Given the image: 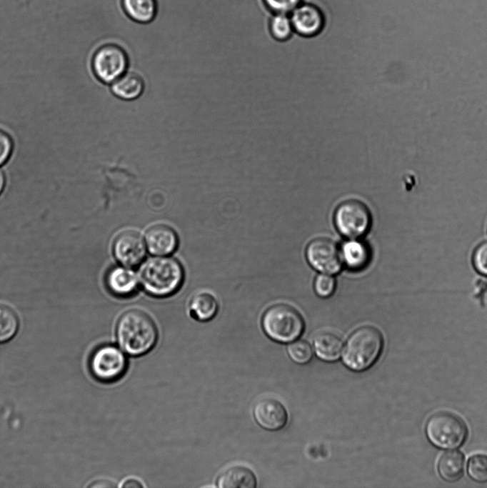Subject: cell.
<instances>
[{
    "instance_id": "obj_26",
    "label": "cell",
    "mask_w": 487,
    "mask_h": 488,
    "mask_svg": "<svg viewBox=\"0 0 487 488\" xmlns=\"http://www.w3.org/2000/svg\"><path fill=\"white\" fill-rule=\"evenodd\" d=\"M313 288L316 294L320 297H328L335 291V279L331 274L321 273L315 278Z\"/></svg>"
},
{
    "instance_id": "obj_23",
    "label": "cell",
    "mask_w": 487,
    "mask_h": 488,
    "mask_svg": "<svg viewBox=\"0 0 487 488\" xmlns=\"http://www.w3.org/2000/svg\"><path fill=\"white\" fill-rule=\"evenodd\" d=\"M467 473L477 483L487 482V455L476 454L469 458Z\"/></svg>"
},
{
    "instance_id": "obj_22",
    "label": "cell",
    "mask_w": 487,
    "mask_h": 488,
    "mask_svg": "<svg viewBox=\"0 0 487 488\" xmlns=\"http://www.w3.org/2000/svg\"><path fill=\"white\" fill-rule=\"evenodd\" d=\"M18 318L9 307L0 304V342L11 339L16 333Z\"/></svg>"
},
{
    "instance_id": "obj_7",
    "label": "cell",
    "mask_w": 487,
    "mask_h": 488,
    "mask_svg": "<svg viewBox=\"0 0 487 488\" xmlns=\"http://www.w3.org/2000/svg\"><path fill=\"white\" fill-rule=\"evenodd\" d=\"M89 367L96 380L111 383L120 379L125 374L128 360L124 353L116 346L104 344L92 352Z\"/></svg>"
},
{
    "instance_id": "obj_19",
    "label": "cell",
    "mask_w": 487,
    "mask_h": 488,
    "mask_svg": "<svg viewBox=\"0 0 487 488\" xmlns=\"http://www.w3.org/2000/svg\"><path fill=\"white\" fill-rule=\"evenodd\" d=\"M144 89V82L140 75L129 72L114 81L112 92L121 99L131 101L139 98Z\"/></svg>"
},
{
    "instance_id": "obj_28",
    "label": "cell",
    "mask_w": 487,
    "mask_h": 488,
    "mask_svg": "<svg viewBox=\"0 0 487 488\" xmlns=\"http://www.w3.org/2000/svg\"><path fill=\"white\" fill-rule=\"evenodd\" d=\"M266 4L273 11L286 14L298 6L300 0H264Z\"/></svg>"
},
{
    "instance_id": "obj_14",
    "label": "cell",
    "mask_w": 487,
    "mask_h": 488,
    "mask_svg": "<svg viewBox=\"0 0 487 488\" xmlns=\"http://www.w3.org/2000/svg\"><path fill=\"white\" fill-rule=\"evenodd\" d=\"M139 279L128 267L119 266L111 269L106 276L109 290L116 297H129L137 290Z\"/></svg>"
},
{
    "instance_id": "obj_10",
    "label": "cell",
    "mask_w": 487,
    "mask_h": 488,
    "mask_svg": "<svg viewBox=\"0 0 487 488\" xmlns=\"http://www.w3.org/2000/svg\"><path fill=\"white\" fill-rule=\"evenodd\" d=\"M114 257L123 266L131 267L140 264L146 255V246L141 236L133 230L121 232L113 246Z\"/></svg>"
},
{
    "instance_id": "obj_13",
    "label": "cell",
    "mask_w": 487,
    "mask_h": 488,
    "mask_svg": "<svg viewBox=\"0 0 487 488\" xmlns=\"http://www.w3.org/2000/svg\"><path fill=\"white\" fill-rule=\"evenodd\" d=\"M145 241L149 252L156 256H166L173 253L179 242L174 230L165 224L150 227L146 233Z\"/></svg>"
},
{
    "instance_id": "obj_2",
    "label": "cell",
    "mask_w": 487,
    "mask_h": 488,
    "mask_svg": "<svg viewBox=\"0 0 487 488\" xmlns=\"http://www.w3.org/2000/svg\"><path fill=\"white\" fill-rule=\"evenodd\" d=\"M139 281L150 295L169 297L181 287L184 281V269L174 258L164 256L152 257L141 267Z\"/></svg>"
},
{
    "instance_id": "obj_9",
    "label": "cell",
    "mask_w": 487,
    "mask_h": 488,
    "mask_svg": "<svg viewBox=\"0 0 487 488\" xmlns=\"http://www.w3.org/2000/svg\"><path fill=\"white\" fill-rule=\"evenodd\" d=\"M306 257L309 265L321 273L335 274L341 269L340 249L333 241L326 237L311 241L306 249Z\"/></svg>"
},
{
    "instance_id": "obj_27",
    "label": "cell",
    "mask_w": 487,
    "mask_h": 488,
    "mask_svg": "<svg viewBox=\"0 0 487 488\" xmlns=\"http://www.w3.org/2000/svg\"><path fill=\"white\" fill-rule=\"evenodd\" d=\"M473 262L478 272L487 276V242L482 243L476 248Z\"/></svg>"
},
{
    "instance_id": "obj_11",
    "label": "cell",
    "mask_w": 487,
    "mask_h": 488,
    "mask_svg": "<svg viewBox=\"0 0 487 488\" xmlns=\"http://www.w3.org/2000/svg\"><path fill=\"white\" fill-rule=\"evenodd\" d=\"M256 423L268 431H277L283 428L288 422V412L283 404L273 398L258 400L253 409Z\"/></svg>"
},
{
    "instance_id": "obj_31",
    "label": "cell",
    "mask_w": 487,
    "mask_h": 488,
    "mask_svg": "<svg viewBox=\"0 0 487 488\" xmlns=\"http://www.w3.org/2000/svg\"><path fill=\"white\" fill-rule=\"evenodd\" d=\"M4 182H5V179H4V174L0 170V193L1 192V191L4 186Z\"/></svg>"
},
{
    "instance_id": "obj_4",
    "label": "cell",
    "mask_w": 487,
    "mask_h": 488,
    "mask_svg": "<svg viewBox=\"0 0 487 488\" xmlns=\"http://www.w3.org/2000/svg\"><path fill=\"white\" fill-rule=\"evenodd\" d=\"M261 325L265 334L273 341L288 343L298 339L305 327L299 312L286 304L270 307L263 314Z\"/></svg>"
},
{
    "instance_id": "obj_15",
    "label": "cell",
    "mask_w": 487,
    "mask_h": 488,
    "mask_svg": "<svg viewBox=\"0 0 487 488\" xmlns=\"http://www.w3.org/2000/svg\"><path fill=\"white\" fill-rule=\"evenodd\" d=\"M340 252L342 263L352 271L365 269L371 260L370 248L358 239H350L345 241Z\"/></svg>"
},
{
    "instance_id": "obj_8",
    "label": "cell",
    "mask_w": 487,
    "mask_h": 488,
    "mask_svg": "<svg viewBox=\"0 0 487 488\" xmlns=\"http://www.w3.org/2000/svg\"><path fill=\"white\" fill-rule=\"evenodd\" d=\"M129 66L125 51L109 44L101 47L94 54L92 68L96 76L104 83H111L124 74Z\"/></svg>"
},
{
    "instance_id": "obj_21",
    "label": "cell",
    "mask_w": 487,
    "mask_h": 488,
    "mask_svg": "<svg viewBox=\"0 0 487 488\" xmlns=\"http://www.w3.org/2000/svg\"><path fill=\"white\" fill-rule=\"evenodd\" d=\"M124 5L129 16L139 22H149L156 14L154 0H124Z\"/></svg>"
},
{
    "instance_id": "obj_25",
    "label": "cell",
    "mask_w": 487,
    "mask_h": 488,
    "mask_svg": "<svg viewBox=\"0 0 487 488\" xmlns=\"http://www.w3.org/2000/svg\"><path fill=\"white\" fill-rule=\"evenodd\" d=\"M270 29L272 36L276 40L285 41L288 39L293 29L291 19L285 14H277L271 19Z\"/></svg>"
},
{
    "instance_id": "obj_5",
    "label": "cell",
    "mask_w": 487,
    "mask_h": 488,
    "mask_svg": "<svg viewBox=\"0 0 487 488\" xmlns=\"http://www.w3.org/2000/svg\"><path fill=\"white\" fill-rule=\"evenodd\" d=\"M425 433L429 442L441 449L460 447L468 437V427L456 414L439 412L432 414L426 422Z\"/></svg>"
},
{
    "instance_id": "obj_16",
    "label": "cell",
    "mask_w": 487,
    "mask_h": 488,
    "mask_svg": "<svg viewBox=\"0 0 487 488\" xmlns=\"http://www.w3.org/2000/svg\"><path fill=\"white\" fill-rule=\"evenodd\" d=\"M219 488H255L257 479L253 472L243 466H234L223 472L216 480Z\"/></svg>"
},
{
    "instance_id": "obj_24",
    "label": "cell",
    "mask_w": 487,
    "mask_h": 488,
    "mask_svg": "<svg viewBox=\"0 0 487 488\" xmlns=\"http://www.w3.org/2000/svg\"><path fill=\"white\" fill-rule=\"evenodd\" d=\"M287 354L293 362L298 364H307L313 358L311 346L305 340L293 341L289 344Z\"/></svg>"
},
{
    "instance_id": "obj_6",
    "label": "cell",
    "mask_w": 487,
    "mask_h": 488,
    "mask_svg": "<svg viewBox=\"0 0 487 488\" xmlns=\"http://www.w3.org/2000/svg\"><path fill=\"white\" fill-rule=\"evenodd\" d=\"M334 224L345 237L358 239L365 235L371 225V215L367 206L357 199L340 203L334 212Z\"/></svg>"
},
{
    "instance_id": "obj_18",
    "label": "cell",
    "mask_w": 487,
    "mask_h": 488,
    "mask_svg": "<svg viewBox=\"0 0 487 488\" xmlns=\"http://www.w3.org/2000/svg\"><path fill=\"white\" fill-rule=\"evenodd\" d=\"M341 339L334 333L322 332L313 339V348L316 356L325 362L337 360L342 351Z\"/></svg>"
},
{
    "instance_id": "obj_3",
    "label": "cell",
    "mask_w": 487,
    "mask_h": 488,
    "mask_svg": "<svg viewBox=\"0 0 487 488\" xmlns=\"http://www.w3.org/2000/svg\"><path fill=\"white\" fill-rule=\"evenodd\" d=\"M383 348V337L381 332L374 327L363 326L356 329L348 337L342 360L349 369L363 372L377 362Z\"/></svg>"
},
{
    "instance_id": "obj_1",
    "label": "cell",
    "mask_w": 487,
    "mask_h": 488,
    "mask_svg": "<svg viewBox=\"0 0 487 488\" xmlns=\"http://www.w3.org/2000/svg\"><path fill=\"white\" fill-rule=\"evenodd\" d=\"M116 334L121 349L133 357L148 353L158 339L154 322L149 315L139 309L126 311L119 317Z\"/></svg>"
},
{
    "instance_id": "obj_17",
    "label": "cell",
    "mask_w": 487,
    "mask_h": 488,
    "mask_svg": "<svg viewBox=\"0 0 487 488\" xmlns=\"http://www.w3.org/2000/svg\"><path fill=\"white\" fill-rule=\"evenodd\" d=\"M465 456L459 451H449L443 454L438 462L437 469L440 477L447 482H455L463 474Z\"/></svg>"
},
{
    "instance_id": "obj_20",
    "label": "cell",
    "mask_w": 487,
    "mask_h": 488,
    "mask_svg": "<svg viewBox=\"0 0 487 488\" xmlns=\"http://www.w3.org/2000/svg\"><path fill=\"white\" fill-rule=\"evenodd\" d=\"M218 307L216 298L207 292H200L195 294L191 299L189 304L191 316L201 322H206L213 319L218 312Z\"/></svg>"
},
{
    "instance_id": "obj_29",
    "label": "cell",
    "mask_w": 487,
    "mask_h": 488,
    "mask_svg": "<svg viewBox=\"0 0 487 488\" xmlns=\"http://www.w3.org/2000/svg\"><path fill=\"white\" fill-rule=\"evenodd\" d=\"M12 151V142L10 137L0 130V166L9 158Z\"/></svg>"
},
{
    "instance_id": "obj_12",
    "label": "cell",
    "mask_w": 487,
    "mask_h": 488,
    "mask_svg": "<svg viewBox=\"0 0 487 488\" xmlns=\"http://www.w3.org/2000/svg\"><path fill=\"white\" fill-rule=\"evenodd\" d=\"M291 21L293 29L303 36L318 34L323 26V17L315 6L303 4L292 11Z\"/></svg>"
},
{
    "instance_id": "obj_30",
    "label": "cell",
    "mask_w": 487,
    "mask_h": 488,
    "mask_svg": "<svg viewBox=\"0 0 487 488\" xmlns=\"http://www.w3.org/2000/svg\"><path fill=\"white\" fill-rule=\"evenodd\" d=\"M121 487L124 488H140L144 487V485L137 479H129L124 481Z\"/></svg>"
}]
</instances>
